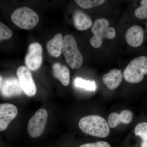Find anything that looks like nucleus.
<instances>
[{
    "mask_svg": "<svg viewBox=\"0 0 147 147\" xmlns=\"http://www.w3.org/2000/svg\"><path fill=\"white\" fill-rule=\"evenodd\" d=\"M79 126L85 134L94 137L105 138L110 133V126L107 121L96 115L82 118L79 121Z\"/></svg>",
    "mask_w": 147,
    "mask_h": 147,
    "instance_id": "f257e3e1",
    "label": "nucleus"
},
{
    "mask_svg": "<svg viewBox=\"0 0 147 147\" xmlns=\"http://www.w3.org/2000/svg\"><path fill=\"white\" fill-rule=\"evenodd\" d=\"M147 74V56L134 58L124 70L123 76L126 82L137 84L143 81Z\"/></svg>",
    "mask_w": 147,
    "mask_h": 147,
    "instance_id": "f03ea898",
    "label": "nucleus"
},
{
    "mask_svg": "<svg viewBox=\"0 0 147 147\" xmlns=\"http://www.w3.org/2000/svg\"><path fill=\"white\" fill-rule=\"evenodd\" d=\"M62 51L66 62L71 68L77 69L81 67L83 62V57L76 40L71 35H67L64 37Z\"/></svg>",
    "mask_w": 147,
    "mask_h": 147,
    "instance_id": "7ed1b4c3",
    "label": "nucleus"
},
{
    "mask_svg": "<svg viewBox=\"0 0 147 147\" xmlns=\"http://www.w3.org/2000/svg\"><path fill=\"white\" fill-rule=\"evenodd\" d=\"M109 21L105 18L96 20L91 30L94 36L90 40L91 45L94 48H99L102 45L105 39H113L116 36V32L113 27L108 28Z\"/></svg>",
    "mask_w": 147,
    "mask_h": 147,
    "instance_id": "20e7f679",
    "label": "nucleus"
},
{
    "mask_svg": "<svg viewBox=\"0 0 147 147\" xmlns=\"http://www.w3.org/2000/svg\"><path fill=\"white\" fill-rule=\"evenodd\" d=\"M11 21L19 28L24 30L33 28L39 22V17L36 12L27 7L17 9L11 16Z\"/></svg>",
    "mask_w": 147,
    "mask_h": 147,
    "instance_id": "39448f33",
    "label": "nucleus"
},
{
    "mask_svg": "<svg viewBox=\"0 0 147 147\" xmlns=\"http://www.w3.org/2000/svg\"><path fill=\"white\" fill-rule=\"evenodd\" d=\"M48 114L46 110L41 108L30 119L28 126L29 135L32 138L39 137L43 133L47 123Z\"/></svg>",
    "mask_w": 147,
    "mask_h": 147,
    "instance_id": "423d86ee",
    "label": "nucleus"
},
{
    "mask_svg": "<svg viewBox=\"0 0 147 147\" xmlns=\"http://www.w3.org/2000/svg\"><path fill=\"white\" fill-rule=\"evenodd\" d=\"M17 74L23 91L28 96H34L36 92V87L30 69L21 66L17 69Z\"/></svg>",
    "mask_w": 147,
    "mask_h": 147,
    "instance_id": "0eeeda50",
    "label": "nucleus"
},
{
    "mask_svg": "<svg viewBox=\"0 0 147 147\" xmlns=\"http://www.w3.org/2000/svg\"><path fill=\"white\" fill-rule=\"evenodd\" d=\"M42 48L40 43L34 42L29 46L28 51L25 57L26 65L30 70L35 71L42 63Z\"/></svg>",
    "mask_w": 147,
    "mask_h": 147,
    "instance_id": "6e6552de",
    "label": "nucleus"
},
{
    "mask_svg": "<svg viewBox=\"0 0 147 147\" xmlns=\"http://www.w3.org/2000/svg\"><path fill=\"white\" fill-rule=\"evenodd\" d=\"M18 110L9 103L0 104V131L5 130L11 122L16 117Z\"/></svg>",
    "mask_w": 147,
    "mask_h": 147,
    "instance_id": "1a4fd4ad",
    "label": "nucleus"
},
{
    "mask_svg": "<svg viewBox=\"0 0 147 147\" xmlns=\"http://www.w3.org/2000/svg\"><path fill=\"white\" fill-rule=\"evenodd\" d=\"M125 40L129 46L134 48L140 47L144 38V32L141 26L135 25L127 29L125 33Z\"/></svg>",
    "mask_w": 147,
    "mask_h": 147,
    "instance_id": "9d476101",
    "label": "nucleus"
},
{
    "mask_svg": "<svg viewBox=\"0 0 147 147\" xmlns=\"http://www.w3.org/2000/svg\"><path fill=\"white\" fill-rule=\"evenodd\" d=\"M22 90L19 81L14 77H10L5 80L1 88V94L3 96L11 97L22 94Z\"/></svg>",
    "mask_w": 147,
    "mask_h": 147,
    "instance_id": "9b49d317",
    "label": "nucleus"
},
{
    "mask_svg": "<svg viewBox=\"0 0 147 147\" xmlns=\"http://www.w3.org/2000/svg\"><path fill=\"white\" fill-rule=\"evenodd\" d=\"M133 114L129 110H123L120 114L116 113H111L108 117V121L109 126L111 128H115L119 124H129L132 121Z\"/></svg>",
    "mask_w": 147,
    "mask_h": 147,
    "instance_id": "f8f14e48",
    "label": "nucleus"
},
{
    "mask_svg": "<svg viewBox=\"0 0 147 147\" xmlns=\"http://www.w3.org/2000/svg\"><path fill=\"white\" fill-rule=\"evenodd\" d=\"M123 74L120 69H113L102 77V81L110 90L117 88L122 82Z\"/></svg>",
    "mask_w": 147,
    "mask_h": 147,
    "instance_id": "ddd939ff",
    "label": "nucleus"
},
{
    "mask_svg": "<svg viewBox=\"0 0 147 147\" xmlns=\"http://www.w3.org/2000/svg\"><path fill=\"white\" fill-rule=\"evenodd\" d=\"M52 70L53 76L60 81L64 86H67L70 83V73L65 65L56 63L53 65Z\"/></svg>",
    "mask_w": 147,
    "mask_h": 147,
    "instance_id": "4468645a",
    "label": "nucleus"
},
{
    "mask_svg": "<svg viewBox=\"0 0 147 147\" xmlns=\"http://www.w3.org/2000/svg\"><path fill=\"white\" fill-rule=\"evenodd\" d=\"M74 24L79 30H85L90 28L92 25L91 18L83 11L77 10L74 14Z\"/></svg>",
    "mask_w": 147,
    "mask_h": 147,
    "instance_id": "2eb2a0df",
    "label": "nucleus"
},
{
    "mask_svg": "<svg viewBox=\"0 0 147 147\" xmlns=\"http://www.w3.org/2000/svg\"><path fill=\"white\" fill-rule=\"evenodd\" d=\"M63 38L61 34H58L47 42L46 47L48 53L51 56L55 57H58L60 56L62 49Z\"/></svg>",
    "mask_w": 147,
    "mask_h": 147,
    "instance_id": "dca6fc26",
    "label": "nucleus"
},
{
    "mask_svg": "<svg viewBox=\"0 0 147 147\" xmlns=\"http://www.w3.org/2000/svg\"><path fill=\"white\" fill-rule=\"evenodd\" d=\"M134 133L142 139L141 147H147V122L137 124L134 129Z\"/></svg>",
    "mask_w": 147,
    "mask_h": 147,
    "instance_id": "f3484780",
    "label": "nucleus"
},
{
    "mask_svg": "<svg viewBox=\"0 0 147 147\" xmlns=\"http://www.w3.org/2000/svg\"><path fill=\"white\" fill-rule=\"evenodd\" d=\"M74 83L75 86L87 90L94 91L96 89V85L94 81H87L78 77L74 80Z\"/></svg>",
    "mask_w": 147,
    "mask_h": 147,
    "instance_id": "a211bd4d",
    "label": "nucleus"
},
{
    "mask_svg": "<svg viewBox=\"0 0 147 147\" xmlns=\"http://www.w3.org/2000/svg\"><path fill=\"white\" fill-rule=\"evenodd\" d=\"M104 0H75V2L80 7L85 9L92 8L101 5Z\"/></svg>",
    "mask_w": 147,
    "mask_h": 147,
    "instance_id": "6ab92c4d",
    "label": "nucleus"
},
{
    "mask_svg": "<svg viewBox=\"0 0 147 147\" xmlns=\"http://www.w3.org/2000/svg\"><path fill=\"white\" fill-rule=\"evenodd\" d=\"M134 16L140 20L147 19V0H142L140 5L135 9Z\"/></svg>",
    "mask_w": 147,
    "mask_h": 147,
    "instance_id": "aec40b11",
    "label": "nucleus"
},
{
    "mask_svg": "<svg viewBox=\"0 0 147 147\" xmlns=\"http://www.w3.org/2000/svg\"><path fill=\"white\" fill-rule=\"evenodd\" d=\"M12 34V31L5 24L0 22V41L9 39Z\"/></svg>",
    "mask_w": 147,
    "mask_h": 147,
    "instance_id": "412c9836",
    "label": "nucleus"
},
{
    "mask_svg": "<svg viewBox=\"0 0 147 147\" xmlns=\"http://www.w3.org/2000/svg\"><path fill=\"white\" fill-rule=\"evenodd\" d=\"M79 147H111V146L108 142H104V141H100L95 143L84 144Z\"/></svg>",
    "mask_w": 147,
    "mask_h": 147,
    "instance_id": "4be33fe9",
    "label": "nucleus"
},
{
    "mask_svg": "<svg viewBox=\"0 0 147 147\" xmlns=\"http://www.w3.org/2000/svg\"><path fill=\"white\" fill-rule=\"evenodd\" d=\"M2 79V78L1 76H0V86H1V83Z\"/></svg>",
    "mask_w": 147,
    "mask_h": 147,
    "instance_id": "5701e85b",
    "label": "nucleus"
},
{
    "mask_svg": "<svg viewBox=\"0 0 147 147\" xmlns=\"http://www.w3.org/2000/svg\"><path fill=\"white\" fill-rule=\"evenodd\" d=\"M146 28H147V22L146 23Z\"/></svg>",
    "mask_w": 147,
    "mask_h": 147,
    "instance_id": "b1692460",
    "label": "nucleus"
}]
</instances>
